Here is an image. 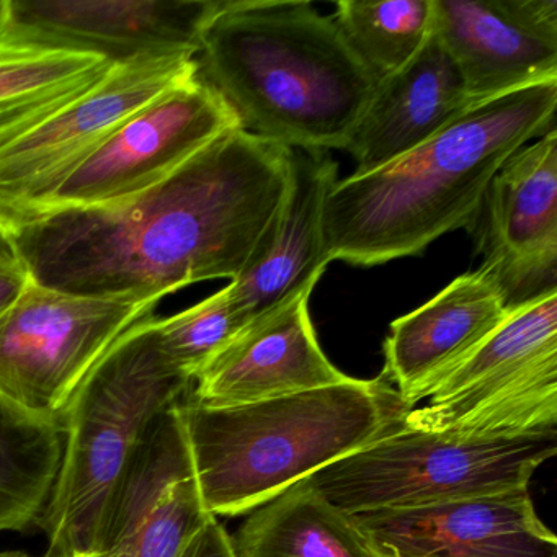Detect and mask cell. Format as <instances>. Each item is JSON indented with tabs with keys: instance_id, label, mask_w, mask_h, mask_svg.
Listing matches in <instances>:
<instances>
[{
	"instance_id": "1",
	"label": "cell",
	"mask_w": 557,
	"mask_h": 557,
	"mask_svg": "<svg viewBox=\"0 0 557 557\" xmlns=\"http://www.w3.org/2000/svg\"><path fill=\"white\" fill-rule=\"evenodd\" d=\"M289 171L292 149L231 129L128 203L58 211L9 240L37 285L159 305L185 286L243 272Z\"/></svg>"
},
{
	"instance_id": "2",
	"label": "cell",
	"mask_w": 557,
	"mask_h": 557,
	"mask_svg": "<svg viewBox=\"0 0 557 557\" xmlns=\"http://www.w3.org/2000/svg\"><path fill=\"white\" fill-rule=\"evenodd\" d=\"M557 79L472 103L404 158L337 181L324 208L331 260L383 265L471 227L498 169L556 129Z\"/></svg>"
},
{
	"instance_id": "3",
	"label": "cell",
	"mask_w": 557,
	"mask_h": 557,
	"mask_svg": "<svg viewBox=\"0 0 557 557\" xmlns=\"http://www.w3.org/2000/svg\"><path fill=\"white\" fill-rule=\"evenodd\" d=\"M195 60L240 128L289 149L345 151L380 83L309 2L224 0Z\"/></svg>"
},
{
	"instance_id": "4",
	"label": "cell",
	"mask_w": 557,
	"mask_h": 557,
	"mask_svg": "<svg viewBox=\"0 0 557 557\" xmlns=\"http://www.w3.org/2000/svg\"><path fill=\"white\" fill-rule=\"evenodd\" d=\"M410 407L383 374L259 403L178 404L201 500L239 517L404 425Z\"/></svg>"
},
{
	"instance_id": "5",
	"label": "cell",
	"mask_w": 557,
	"mask_h": 557,
	"mask_svg": "<svg viewBox=\"0 0 557 557\" xmlns=\"http://www.w3.org/2000/svg\"><path fill=\"white\" fill-rule=\"evenodd\" d=\"M191 386L165 363L154 315L128 329L100 358L58 419L63 458L37 524L48 549L92 557L110 498L146 430Z\"/></svg>"
},
{
	"instance_id": "6",
	"label": "cell",
	"mask_w": 557,
	"mask_h": 557,
	"mask_svg": "<svg viewBox=\"0 0 557 557\" xmlns=\"http://www.w3.org/2000/svg\"><path fill=\"white\" fill-rule=\"evenodd\" d=\"M557 429L513 438H466L403 425L308 479L348 515L425 507L530 487L554 458Z\"/></svg>"
},
{
	"instance_id": "7",
	"label": "cell",
	"mask_w": 557,
	"mask_h": 557,
	"mask_svg": "<svg viewBox=\"0 0 557 557\" xmlns=\"http://www.w3.org/2000/svg\"><path fill=\"white\" fill-rule=\"evenodd\" d=\"M404 425L466 438L557 429V289L515 306Z\"/></svg>"
},
{
	"instance_id": "8",
	"label": "cell",
	"mask_w": 557,
	"mask_h": 557,
	"mask_svg": "<svg viewBox=\"0 0 557 557\" xmlns=\"http://www.w3.org/2000/svg\"><path fill=\"white\" fill-rule=\"evenodd\" d=\"M197 77L190 57L115 64L96 89L0 151V231L11 237L37 221L67 178L126 122Z\"/></svg>"
},
{
	"instance_id": "9",
	"label": "cell",
	"mask_w": 557,
	"mask_h": 557,
	"mask_svg": "<svg viewBox=\"0 0 557 557\" xmlns=\"http://www.w3.org/2000/svg\"><path fill=\"white\" fill-rule=\"evenodd\" d=\"M156 306L67 295L30 280L0 319V396L58 422L100 358Z\"/></svg>"
},
{
	"instance_id": "10",
	"label": "cell",
	"mask_w": 557,
	"mask_h": 557,
	"mask_svg": "<svg viewBox=\"0 0 557 557\" xmlns=\"http://www.w3.org/2000/svg\"><path fill=\"white\" fill-rule=\"evenodd\" d=\"M236 128L239 122L223 97L197 77L126 122L67 178L38 220L128 203Z\"/></svg>"
},
{
	"instance_id": "11",
	"label": "cell",
	"mask_w": 557,
	"mask_h": 557,
	"mask_svg": "<svg viewBox=\"0 0 557 557\" xmlns=\"http://www.w3.org/2000/svg\"><path fill=\"white\" fill-rule=\"evenodd\" d=\"M224 0H0V38L112 63L197 57Z\"/></svg>"
},
{
	"instance_id": "12",
	"label": "cell",
	"mask_w": 557,
	"mask_h": 557,
	"mask_svg": "<svg viewBox=\"0 0 557 557\" xmlns=\"http://www.w3.org/2000/svg\"><path fill=\"white\" fill-rule=\"evenodd\" d=\"M471 226L508 309L557 289V129L504 162Z\"/></svg>"
},
{
	"instance_id": "13",
	"label": "cell",
	"mask_w": 557,
	"mask_h": 557,
	"mask_svg": "<svg viewBox=\"0 0 557 557\" xmlns=\"http://www.w3.org/2000/svg\"><path fill=\"white\" fill-rule=\"evenodd\" d=\"M213 518L201 500L177 404L146 430L110 498L92 557H181Z\"/></svg>"
},
{
	"instance_id": "14",
	"label": "cell",
	"mask_w": 557,
	"mask_h": 557,
	"mask_svg": "<svg viewBox=\"0 0 557 557\" xmlns=\"http://www.w3.org/2000/svg\"><path fill=\"white\" fill-rule=\"evenodd\" d=\"M351 518L381 557H557L530 487Z\"/></svg>"
},
{
	"instance_id": "15",
	"label": "cell",
	"mask_w": 557,
	"mask_h": 557,
	"mask_svg": "<svg viewBox=\"0 0 557 557\" xmlns=\"http://www.w3.org/2000/svg\"><path fill=\"white\" fill-rule=\"evenodd\" d=\"M338 181L329 151L292 149L288 188L243 272L226 286L243 329L312 292L332 262L325 247L324 208Z\"/></svg>"
},
{
	"instance_id": "16",
	"label": "cell",
	"mask_w": 557,
	"mask_h": 557,
	"mask_svg": "<svg viewBox=\"0 0 557 557\" xmlns=\"http://www.w3.org/2000/svg\"><path fill=\"white\" fill-rule=\"evenodd\" d=\"M305 292L263 315L221 348L195 377L188 399L234 407L344 383L315 337Z\"/></svg>"
},
{
	"instance_id": "17",
	"label": "cell",
	"mask_w": 557,
	"mask_h": 557,
	"mask_svg": "<svg viewBox=\"0 0 557 557\" xmlns=\"http://www.w3.org/2000/svg\"><path fill=\"white\" fill-rule=\"evenodd\" d=\"M507 302L484 270L465 273L435 298L391 324L383 376L413 409L432 396L507 318Z\"/></svg>"
},
{
	"instance_id": "18",
	"label": "cell",
	"mask_w": 557,
	"mask_h": 557,
	"mask_svg": "<svg viewBox=\"0 0 557 557\" xmlns=\"http://www.w3.org/2000/svg\"><path fill=\"white\" fill-rule=\"evenodd\" d=\"M471 106L458 67L432 34L410 63L377 83L345 149L357 164L354 175L393 164Z\"/></svg>"
},
{
	"instance_id": "19",
	"label": "cell",
	"mask_w": 557,
	"mask_h": 557,
	"mask_svg": "<svg viewBox=\"0 0 557 557\" xmlns=\"http://www.w3.org/2000/svg\"><path fill=\"white\" fill-rule=\"evenodd\" d=\"M433 35L472 103L557 79V44L524 30L500 0H433Z\"/></svg>"
},
{
	"instance_id": "20",
	"label": "cell",
	"mask_w": 557,
	"mask_h": 557,
	"mask_svg": "<svg viewBox=\"0 0 557 557\" xmlns=\"http://www.w3.org/2000/svg\"><path fill=\"white\" fill-rule=\"evenodd\" d=\"M115 63L0 38V151L96 89Z\"/></svg>"
},
{
	"instance_id": "21",
	"label": "cell",
	"mask_w": 557,
	"mask_h": 557,
	"mask_svg": "<svg viewBox=\"0 0 557 557\" xmlns=\"http://www.w3.org/2000/svg\"><path fill=\"white\" fill-rule=\"evenodd\" d=\"M230 537L234 557H381L308 479L250 511Z\"/></svg>"
},
{
	"instance_id": "22",
	"label": "cell",
	"mask_w": 557,
	"mask_h": 557,
	"mask_svg": "<svg viewBox=\"0 0 557 557\" xmlns=\"http://www.w3.org/2000/svg\"><path fill=\"white\" fill-rule=\"evenodd\" d=\"M63 458L57 420L0 396V533L38 524Z\"/></svg>"
},
{
	"instance_id": "23",
	"label": "cell",
	"mask_w": 557,
	"mask_h": 557,
	"mask_svg": "<svg viewBox=\"0 0 557 557\" xmlns=\"http://www.w3.org/2000/svg\"><path fill=\"white\" fill-rule=\"evenodd\" d=\"M348 45L377 79L413 60L433 34V0H341L334 15Z\"/></svg>"
},
{
	"instance_id": "24",
	"label": "cell",
	"mask_w": 557,
	"mask_h": 557,
	"mask_svg": "<svg viewBox=\"0 0 557 557\" xmlns=\"http://www.w3.org/2000/svg\"><path fill=\"white\" fill-rule=\"evenodd\" d=\"M240 331L226 288L171 318H154L156 341L165 363L191 383Z\"/></svg>"
},
{
	"instance_id": "25",
	"label": "cell",
	"mask_w": 557,
	"mask_h": 557,
	"mask_svg": "<svg viewBox=\"0 0 557 557\" xmlns=\"http://www.w3.org/2000/svg\"><path fill=\"white\" fill-rule=\"evenodd\" d=\"M500 5L524 30L557 44V0H500Z\"/></svg>"
},
{
	"instance_id": "26",
	"label": "cell",
	"mask_w": 557,
	"mask_h": 557,
	"mask_svg": "<svg viewBox=\"0 0 557 557\" xmlns=\"http://www.w3.org/2000/svg\"><path fill=\"white\" fill-rule=\"evenodd\" d=\"M181 557H234L231 537L218 518H213L185 547Z\"/></svg>"
},
{
	"instance_id": "27",
	"label": "cell",
	"mask_w": 557,
	"mask_h": 557,
	"mask_svg": "<svg viewBox=\"0 0 557 557\" xmlns=\"http://www.w3.org/2000/svg\"><path fill=\"white\" fill-rule=\"evenodd\" d=\"M30 276L21 260L0 262V319L27 288Z\"/></svg>"
},
{
	"instance_id": "28",
	"label": "cell",
	"mask_w": 557,
	"mask_h": 557,
	"mask_svg": "<svg viewBox=\"0 0 557 557\" xmlns=\"http://www.w3.org/2000/svg\"><path fill=\"white\" fill-rule=\"evenodd\" d=\"M11 260H17L14 249H12L11 240L0 231V262H11Z\"/></svg>"
},
{
	"instance_id": "29",
	"label": "cell",
	"mask_w": 557,
	"mask_h": 557,
	"mask_svg": "<svg viewBox=\"0 0 557 557\" xmlns=\"http://www.w3.org/2000/svg\"><path fill=\"white\" fill-rule=\"evenodd\" d=\"M0 557H74L67 553H60V550L48 549L44 556H32V554L24 553V550H0Z\"/></svg>"
}]
</instances>
